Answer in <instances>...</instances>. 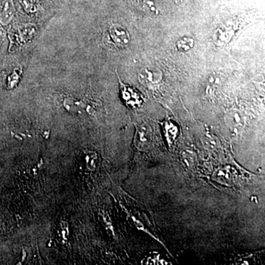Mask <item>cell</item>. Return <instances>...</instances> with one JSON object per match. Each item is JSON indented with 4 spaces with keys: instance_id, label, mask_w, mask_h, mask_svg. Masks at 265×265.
<instances>
[{
    "instance_id": "cell-4",
    "label": "cell",
    "mask_w": 265,
    "mask_h": 265,
    "mask_svg": "<svg viewBox=\"0 0 265 265\" xmlns=\"http://www.w3.org/2000/svg\"><path fill=\"white\" fill-rule=\"evenodd\" d=\"M119 82L120 84L121 92H122V97L126 103L128 105H131L132 107L140 106L142 103V97L140 93L136 92L134 89L130 88V86L126 85L123 84L119 79Z\"/></svg>"
},
{
    "instance_id": "cell-1",
    "label": "cell",
    "mask_w": 265,
    "mask_h": 265,
    "mask_svg": "<svg viewBox=\"0 0 265 265\" xmlns=\"http://www.w3.org/2000/svg\"><path fill=\"white\" fill-rule=\"evenodd\" d=\"M110 38L113 44L119 48L127 47L130 44L128 32L122 25L114 24L108 29Z\"/></svg>"
},
{
    "instance_id": "cell-8",
    "label": "cell",
    "mask_w": 265,
    "mask_h": 265,
    "mask_svg": "<svg viewBox=\"0 0 265 265\" xmlns=\"http://www.w3.org/2000/svg\"><path fill=\"white\" fill-rule=\"evenodd\" d=\"M164 130H165L166 137L170 144L175 140L177 134H178V128L175 124H172L170 121H167L164 124Z\"/></svg>"
},
{
    "instance_id": "cell-3",
    "label": "cell",
    "mask_w": 265,
    "mask_h": 265,
    "mask_svg": "<svg viewBox=\"0 0 265 265\" xmlns=\"http://www.w3.org/2000/svg\"><path fill=\"white\" fill-rule=\"evenodd\" d=\"M226 123L232 132H239L245 124V118L240 111L232 110L226 115Z\"/></svg>"
},
{
    "instance_id": "cell-6",
    "label": "cell",
    "mask_w": 265,
    "mask_h": 265,
    "mask_svg": "<svg viewBox=\"0 0 265 265\" xmlns=\"http://www.w3.org/2000/svg\"><path fill=\"white\" fill-rule=\"evenodd\" d=\"M151 142V130L148 128V126H140L137 132L136 137V143L137 148L144 150L148 148Z\"/></svg>"
},
{
    "instance_id": "cell-2",
    "label": "cell",
    "mask_w": 265,
    "mask_h": 265,
    "mask_svg": "<svg viewBox=\"0 0 265 265\" xmlns=\"http://www.w3.org/2000/svg\"><path fill=\"white\" fill-rule=\"evenodd\" d=\"M139 79L143 85L152 88L160 84L162 80V73L158 69L147 67L140 72Z\"/></svg>"
},
{
    "instance_id": "cell-5",
    "label": "cell",
    "mask_w": 265,
    "mask_h": 265,
    "mask_svg": "<svg viewBox=\"0 0 265 265\" xmlns=\"http://www.w3.org/2000/svg\"><path fill=\"white\" fill-rule=\"evenodd\" d=\"M15 8L13 0H1L0 2V22L7 25L14 16Z\"/></svg>"
},
{
    "instance_id": "cell-7",
    "label": "cell",
    "mask_w": 265,
    "mask_h": 265,
    "mask_svg": "<svg viewBox=\"0 0 265 265\" xmlns=\"http://www.w3.org/2000/svg\"><path fill=\"white\" fill-rule=\"evenodd\" d=\"M194 39L189 37H183L177 41L176 47L180 52H188L194 47Z\"/></svg>"
}]
</instances>
